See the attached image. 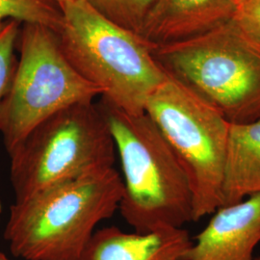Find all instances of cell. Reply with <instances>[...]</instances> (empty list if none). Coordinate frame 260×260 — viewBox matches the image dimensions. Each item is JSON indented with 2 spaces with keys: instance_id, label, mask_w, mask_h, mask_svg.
Returning a JSON list of instances; mask_svg holds the SVG:
<instances>
[{
  "instance_id": "cell-1",
  "label": "cell",
  "mask_w": 260,
  "mask_h": 260,
  "mask_svg": "<svg viewBox=\"0 0 260 260\" xmlns=\"http://www.w3.org/2000/svg\"><path fill=\"white\" fill-rule=\"evenodd\" d=\"M122 195L120 174L104 168L42 190L10 207L4 239L23 260H78Z\"/></svg>"
},
{
  "instance_id": "cell-2",
  "label": "cell",
  "mask_w": 260,
  "mask_h": 260,
  "mask_svg": "<svg viewBox=\"0 0 260 260\" xmlns=\"http://www.w3.org/2000/svg\"><path fill=\"white\" fill-rule=\"evenodd\" d=\"M121 161V217L134 232L183 228L194 222L193 193L185 170L157 125L102 99Z\"/></svg>"
},
{
  "instance_id": "cell-3",
  "label": "cell",
  "mask_w": 260,
  "mask_h": 260,
  "mask_svg": "<svg viewBox=\"0 0 260 260\" xmlns=\"http://www.w3.org/2000/svg\"><path fill=\"white\" fill-rule=\"evenodd\" d=\"M59 7L57 35L75 71L113 106L132 115L146 113L149 96L168 76L153 55L154 46L104 18L87 0H68Z\"/></svg>"
},
{
  "instance_id": "cell-4",
  "label": "cell",
  "mask_w": 260,
  "mask_h": 260,
  "mask_svg": "<svg viewBox=\"0 0 260 260\" xmlns=\"http://www.w3.org/2000/svg\"><path fill=\"white\" fill-rule=\"evenodd\" d=\"M10 157L16 201L96 170L114 167L116 148L99 103L72 105L29 133Z\"/></svg>"
},
{
  "instance_id": "cell-5",
  "label": "cell",
  "mask_w": 260,
  "mask_h": 260,
  "mask_svg": "<svg viewBox=\"0 0 260 260\" xmlns=\"http://www.w3.org/2000/svg\"><path fill=\"white\" fill-rule=\"evenodd\" d=\"M152 51L167 74L232 124L260 119V54L231 21L197 37L154 46Z\"/></svg>"
},
{
  "instance_id": "cell-6",
  "label": "cell",
  "mask_w": 260,
  "mask_h": 260,
  "mask_svg": "<svg viewBox=\"0 0 260 260\" xmlns=\"http://www.w3.org/2000/svg\"><path fill=\"white\" fill-rule=\"evenodd\" d=\"M19 45L15 75L0 104V135L8 153L57 113L103 95L71 65L51 29L25 23Z\"/></svg>"
},
{
  "instance_id": "cell-7",
  "label": "cell",
  "mask_w": 260,
  "mask_h": 260,
  "mask_svg": "<svg viewBox=\"0 0 260 260\" xmlns=\"http://www.w3.org/2000/svg\"><path fill=\"white\" fill-rule=\"evenodd\" d=\"M145 112L185 170L193 193L194 222L212 215L221 206L232 123L211 104L169 74L149 96Z\"/></svg>"
},
{
  "instance_id": "cell-8",
  "label": "cell",
  "mask_w": 260,
  "mask_h": 260,
  "mask_svg": "<svg viewBox=\"0 0 260 260\" xmlns=\"http://www.w3.org/2000/svg\"><path fill=\"white\" fill-rule=\"evenodd\" d=\"M193 240L187 260H254L260 243V195L219 207Z\"/></svg>"
},
{
  "instance_id": "cell-9",
  "label": "cell",
  "mask_w": 260,
  "mask_h": 260,
  "mask_svg": "<svg viewBox=\"0 0 260 260\" xmlns=\"http://www.w3.org/2000/svg\"><path fill=\"white\" fill-rule=\"evenodd\" d=\"M235 10L233 0H157L140 36L152 46L184 41L231 21Z\"/></svg>"
},
{
  "instance_id": "cell-10",
  "label": "cell",
  "mask_w": 260,
  "mask_h": 260,
  "mask_svg": "<svg viewBox=\"0 0 260 260\" xmlns=\"http://www.w3.org/2000/svg\"><path fill=\"white\" fill-rule=\"evenodd\" d=\"M192 245L183 228L140 233L111 225L95 231L78 260H187Z\"/></svg>"
},
{
  "instance_id": "cell-11",
  "label": "cell",
  "mask_w": 260,
  "mask_h": 260,
  "mask_svg": "<svg viewBox=\"0 0 260 260\" xmlns=\"http://www.w3.org/2000/svg\"><path fill=\"white\" fill-rule=\"evenodd\" d=\"M255 195H260V119L231 125L221 206L237 204Z\"/></svg>"
},
{
  "instance_id": "cell-12",
  "label": "cell",
  "mask_w": 260,
  "mask_h": 260,
  "mask_svg": "<svg viewBox=\"0 0 260 260\" xmlns=\"http://www.w3.org/2000/svg\"><path fill=\"white\" fill-rule=\"evenodd\" d=\"M9 19L39 24L58 33L62 12L55 0H0V26Z\"/></svg>"
},
{
  "instance_id": "cell-13",
  "label": "cell",
  "mask_w": 260,
  "mask_h": 260,
  "mask_svg": "<svg viewBox=\"0 0 260 260\" xmlns=\"http://www.w3.org/2000/svg\"><path fill=\"white\" fill-rule=\"evenodd\" d=\"M104 18L140 35L157 0H87Z\"/></svg>"
},
{
  "instance_id": "cell-14",
  "label": "cell",
  "mask_w": 260,
  "mask_h": 260,
  "mask_svg": "<svg viewBox=\"0 0 260 260\" xmlns=\"http://www.w3.org/2000/svg\"><path fill=\"white\" fill-rule=\"evenodd\" d=\"M20 23L9 19L0 26V104L9 91L15 75L16 46L19 43Z\"/></svg>"
},
{
  "instance_id": "cell-15",
  "label": "cell",
  "mask_w": 260,
  "mask_h": 260,
  "mask_svg": "<svg viewBox=\"0 0 260 260\" xmlns=\"http://www.w3.org/2000/svg\"><path fill=\"white\" fill-rule=\"evenodd\" d=\"M231 22L242 40L260 54V0L238 5Z\"/></svg>"
},
{
  "instance_id": "cell-16",
  "label": "cell",
  "mask_w": 260,
  "mask_h": 260,
  "mask_svg": "<svg viewBox=\"0 0 260 260\" xmlns=\"http://www.w3.org/2000/svg\"><path fill=\"white\" fill-rule=\"evenodd\" d=\"M0 260H13L11 259L10 257H8L5 253H3V252H1L0 251Z\"/></svg>"
},
{
  "instance_id": "cell-17",
  "label": "cell",
  "mask_w": 260,
  "mask_h": 260,
  "mask_svg": "<svg viewBox=\"0 0 260 260\" xmlns=\"http://www.w3.org/2000/svg\"><path fill=\"white\" fill-rule=\"evenodd\" d=\"M233 2H234V4L236 5V7L238 6V5H240L241 3H243L244 1H246V0H233Z\"/></svg>"
},
{
  "instance_id": "cell-18",
  "label": "cell",
  "mask_w": 260,
  "mask_h": 260,
  "mask_svg": "<svg viewBox=\"0 0 260 260\" xmlns=\"http://www.w3.org/2000/svg\"><path fill=\"white\" fill-rule=\"evenodd\" d=\"M2 210H3V206H2V203L0 200V218H1V214H2Z\"/></svg>"
},
{
  "instance_id": "cell-19",
  "label": "cell",
  "mask_w": 260,
  "mask_h": 260,
  "mask_svg": "<svg viewBox=\"0 0 260 260\" xmlns=\"http://www.w3.org/2000/svg\"><path fill=\"white\" fill-rule=\"evenodd\" d=\"M56 2L58 3V4H60V3H62V2H65V1H68V0H55Z\"/></svg>"
},
{
  "instance_id": "cell-20",
  "label": "cell",
  "mask_w": 260,
  "mask_h": 260,
  "mask_svg": "<svg viewBox=\"0 0 260 260\" xmlns=\"http://www.w3.org/2000/svg\"><path fill=\"white\" fill-rule=\"evenodd\" d=\"M254 260H260V257H256V258H254Z\"/></svg>"
}]
</instances>
